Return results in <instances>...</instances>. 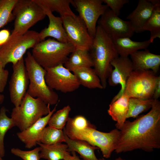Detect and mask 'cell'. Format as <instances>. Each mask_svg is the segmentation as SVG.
Wrapping results in <instances>:
<instances>
[{
	"label": "cell",
	"instance_id": "cell-1",
	"mask_svg": "<svg viewBox=\"0 0 160 160\" xmlns=\"http://www.w3.org/2000/svg\"><path fill=\"white\" fill-rule=\"evenodd\" d=\"M117 154L141 150L152 152L160 148V102L154 100L150 111L133 121L126 120L119 130Z\"/></svg>",
	"mask_w": 160,
	"mask_h": 160
},
{
	"label": "cell",
	"instance_id": "cell-2",
	"mask_svg": "<svg viewBox=\"0 0 160 160\" xmlns=\"http://www.w3.org/2000/svg\"><path fill=\"white\" fill-rule=\"evenodd\" d=\"M89 52L93 68L100 79L103 89H105L113 69L111 63L119 56L112 39L98 25Z\"/></svg>",
	"mask_w": 160,
	"mask_h": 160
},
{
	"label": "cell",
	"instance_id": "cell-3",
	"mask_svg": "<svg viewBox=\"0 0 160 160\" xmlns=\"http://www.w3.org/2000/svg\"><path fill=\"white\" fill-rule=\"evenodd\" d=\"M70 138L85 141L92 145L100 149L103 156L109 158L117 146L119 139L120 131L115 129L108 132L96 129L92 124L80 129H76L67 123L63 128Z\"/></svg>",
	"mask_w": 160,
	"mask_h": 160
},
{
	"label": "cell",
	"instance_id": "cell-4",
	"mask_svg": "<svg viewBox=\"0 0 160 160\" xmlns=\"http://www.w3.org/2000/svg\"><path fill=\"white\" fill-rule=\"evenodd\" d=\"M75 49L69 42L49 38L38 44L33 48L31 54L35 61L46 68L64 64Z\"/></svg>",
	"mask_w": 160,
	"mask_h": 160
},
{
	"label": "cell",
	"instance_id": "cell-5",
	"mask_svg": "<svg viewBox=\"0 0 160 160\" xmlns=\"http://www.w3.org/2000/svg\"><path fill=\"white\" fill-rule=\"evenodd\" d=\"M24 60L29 80L27 93L33 97L39 98L46 104H57L58 95L47 85L45 69L35 61L29 52Z\"/></svg>",
	"mask_w": 160,
	"mask_h": 160
},
{
	"label": "cell",
	"instance_id": "cell-6",
	"mask_svg": "<svg viewBox=\"0 0 160 160\" xmlns=\"http://www.w3.org/2000/svg\"><path fill=\"white\" fill-rule=\"evenodd\" d=\"M49 104H46L39 98H35L27 92L20 105L14 107L11 118L15 126L22 131L50 111Z\"/></svg>",
	"mask_w": 160,
	"mask_h": 160
},
{
	"label": "cell",
	"instance_id": "cell-7",
	"mask_svg": "<svg viewBox=\"0 0 160 160\" xmlns=\"http://www.w3.org/2000/svg\"><path fill=\"white\" fill-rule=\"evenodd\" d=\"M41 41L39 33L35 31L29 30L21 35L11 34L0 46V61L4 68L9 63L15 64L23 57L28 49L33 48Z\"/></svg>",
	"mask_w": 160,
	"mask_h": 160
},
{
	"label": "cell",
	"instance_id": "cell-8",
	"mask_svg": "<svg viewBox=\"0 0 160 160\" xmlns=\"http://www.w3.org/2000/svg\"><path fill=\"white\" fill-rule=\"evenodd\" d=\"M12 13L15 20L12 34L16 35L23 34L46 16L43 9L34 0H17Z\"/></svg>",
	"mask_w": 160,
	"mask_h": 160
},
{
	"label": "cell",
	"instance_id": "cell-9",
	"mask_svg": "<svg viewBox=\"0 0 160 160\" xmlns=\"http://www.w3.org/2000/svg\"><path fill=\"white\" fill-rule=\"evenodd\" d=\"M158 77L151 70H133L127 79L124 94L129 97L152 99Z\"/></svg>",
	"mask_w": 160,
	"mask_h": 160
},
{
	"label": "cell",
	"instance_id": "cell-10",
	"mask_svg": "<svg viewBox=\"0 0 160 160\" xmlns=\"http://www.w3.org/2000/svg\"><path fill=\"white\" fill-rule=\"evenodd\" d=\"M61 18L68 42L76 49L89 51L93 39L82 19L77 15L75 17L67 16Z\"/></svg>",
	"mask_w": 160,
	"mask_h": 160
},
{
	"label": "cell",
	"instance_id": "cell-11",
	"mask_svg": "<svg viewBox=\"0 0 160 160\" xmlns=\"http://www.w3.org/2000/svg\"><path fill=\"white\" fill-rule=\"evenodd\" d=\"M44 69L46 84L53 90L65 93L70 92L78 89L80 86L75 75L63 64Z\"/></svg>",
	"mask_w": 160,
	"mask_h": 160
},
{
	"label": "cell",
	"instance_id": "cell-12",
	"mask_svg": "<svg viewBox=\"0 0 160 160\" xmlns=\"http://www.w3.org/2000/svg\"><path fill=\"white\" fill-rule=\"evenodd\" d=\"M102 0H74L73 5L84 22L88 32L93 39L96 24L100 17L109 7L103 4Z\"/></svg>",
	"mask_w": 160,
	"mask_h": 160
},
{
	"label": "cell",
	"instance_id": "cell-13",
	"mask_svg": "<svg viewBox=\"0 0 160 160\" xmlns=\"http://www.w3.org/2000/svg\"><path fill=\"white\" fill-rule=\"evenodd\" d=\"M98 25L112 39L130 38L135 32L129 21L123 20L108 8L97 21Z\"/></svg>",
	"mask_w": 160,
	"mask_h": 160
},
{
	"label": "cell",
	"instance_id": "cell-14",
	"mask_svg": "<svg viewBox=\"0 0 160 160\" xmlns=\"http://www.w3.org/2000/svg\"><path fill=\"white\" fill-rule=\"evenodd\" d=\"M12 68L13 72L9 81V95L11 102L17 107L21 104L29 84L23 57L12 64Z\"/></svg>",
	"mask_w": 160,
	"mask_h": 160
},
{
	"label": "cell",
	"instance_id": "cell-15",
	"mask_svg": "<svg viewBox=\"0 0 160 160\" xmlns=\"http://www.w3.org/2000/svg\"><path fill=\"white\" fill-rule=\"evenodd\" d=\"M111 64L114 68L108 78V83L111 86L118 84L121 86L119 92L112 100V103L124 94L127 79L134 69L131 60L128 57L119 56L112 61Z\"/></svg>",
	"mask_w": 160,
	"mask_h": 160
},
{
	"label": "cell",
	"instance_id": "cell-16",
	"mask_svg": "<svg viewBox=\"0 0 160 160\" xmlns=\"http://www.w3.org/2000/svg\"><path fill=\"white\" fill-rule=\"evenodd\" d=\"M57 105V104L47 115L41 118L24 130L17 133L18 137L25 144V148H31L36 146L41 132L56 111Z\"/></svg>",
	"mask_w": 160,
	"mask_h": 160
},
{
	"label": "cell",
	"instance_id": "cell-17",
	"mask_svg": "<svg viewBox=\"0 0 160 160\" xmlns=\"http://www.w3.org/2000/svg\"><path fill=\"white\" fill-rule=\"evenodd\" d=\"M156 5L150 0L139 1L136 8L127 17L135 32L137 33L144 31L143 27L151 16Z\"/></svg>",
	"mask_w": 160,
	"mask_h": 160
},
{
	"label": "cell",
	"instance_id": "cell-18",
	"mask_svg": "<svg viewBox=\"0 0 160 160\" xmlns=\"http://www.w3.org/2000/svg\"><path fill=\"white\" fill-rule=\"evenodd\" d=\"M41 7L46 16L48 17L49 21L48 27L45 28L39 33L41 41L45 40L47 37H51L60 42H68L67 34L63 26L62 18L60 17L55 16L48 9Z\"/></svg>",
	"mask_w": 160,
	"mask_h": 160
},
{
	"label": "cell",
	"instance_id": "cell-19",
	"mask_svg": "<svg viewBox=\"0 0 160 160\" xmlns=\"http://www.w3.org/2000/svg\"><path fill=\"white\" fill-rule=\"evenodd\" d=\"M134 70L152 71L156 74L160 66V55L152 53L147 49L138 50L130 55Z\"/></svg>",
	"mask_w": 160,
	"mask_h": 160
},
{
	"label": "cell",
	"instance_id": "cell-20",
	"mask_svg": "<svg viewBox=\"0 0 160 160\" xmlns=\"http://www.w3.org/2000/svg\"><path fill=\"white\" fill-rule=\"evenodd\" d=\"M129 97L124 94L113 102L111 103L108 110L109 115L116 122V129L120 130L126 120Z\"/></svg>",
	"mask_w": 160,
	"mask_h": 160
},
{
	"label": "cell",
	"instance_id": "cell-21",
	"mask_svg": "<svg viewBox=\"0 0 160 160\" xmlns=\"http://www.w3.org/2000/svg\"><path fill=\"white\" fill-rule=\"evenodd\" d=\"M63 131L65 142L68 146V152L73 151L78 152L83 160H105L103 159H98L96 157L95 151L99 149L97 147L92 145L84 140L71 139L63 130Z\"/></svg>",
	"mask_w": 160,
	"mask_h": 160
},
{
	"label": "cell",
	"instance_id": "cell-22",
	"mask_svg": "<svg viewBox=\"0 0 160 160\" xmlns=\"http://www.w3.org/2000/svg\"><path fill=\"white\" fill-rule=\"evenodd\" d=\"M113 40L118 55L122 57H128L140 49H146L151 43L149 39L137 41H132L129 37L117 38Z\"/></svg>",
	"mask_w": 160,
	"mask_h": 160
},
{
	"label": "cell",
	"instance_id": "cell-23",
	"mask_svg": "<svg viewBox=\"0 0 160 160\" xmlns=\"http://www.w3.org/2000/svg\"><path fill=\"white\" fill-rule=\"evenodd\" d=\"M72 72L80 85L89 89H103L99 78L92 67L79 68L74 70Z\"/></svg>",
	"mask_w": 160,
	"mask_h": 160
},
{
	"label": "cell",
	"instance_id": "cell-24",
	"mask_svg": "<svg viewBox=\"0 0 160 160\" xmlns=\"http://www.w3.org/2000/svg\"><path fill=\"white\" fill-rule=\"evenodd\" d=\"M64 66L70 71L83 67H92L93 64L89 51L75 49L71 54Z\"/></svg>",
	"mask_w": 160,
	"mask_h": 160
},
{
	"label": "cell",
	"instance_id": "cell-25",
	"mask_svg": "<svg viewBox=\"0 0 160 160\" xmlns=\"http://www.w3.org/2000/svg\"><path fill=\"white\" fill-rule=\"evenodd\" d=\"M41 7H44L51 12L58 13L62 17L67 16H76L70 7L73 5L72 0H34Z\"/></svg>",
	"mask_w": 160,
	"mask_h": 160
},
{
	"label": "cell",
	"instance_id": "cell-26",
	"mask_svg": "<svg viewBox=\"0 0 160 160\" xmlns=\"http://www.w3.org/2000/svg\"><path fill=\"white\" fill-rule=\"evenodd\" d=\"M37 144L40 146V158L47 160H63L68 152L67 145L62 143L46 145L37 142Z\"/></svg>",
	"mask_w": 160,
	"mask_h": 160
},
{
	"label": "cell",
	"instance_id": "cell-27",
	"mask_svg": "<svg viewBox=\"0 0 160 160\" xmlns=\"http://www.w3.org/2000/svg\"><path fill=\"white\" fill-rule=\"evenodd\" d=\"M154 100L153 98L144 99L135 97H130L128 102L127 119L136 118L141 113L151 108Z\"/></svg>",
	"mask_w": 160,
	"mask_h": 160
},
{
	"label": "cell",
	"instance_id": "cell-28",
	"mask_svg": "<svg viewBox=\"0 0 160 160\" xmlns=\"http://www.w3.org/2000/svg\"><path fill=\"white\" fill-rule=\"evenodd\" d=\"M143 29L144 31L150 32L149 40L151 43L155 39L160 38V3L155 5L152 14L145 24Z\"/></svg>",
	"mask_w": 160,
	"mask_h": 160
},
{
	"label": "cell",
	"instance_id": "cell-29",
	"mask_svg": "<svg viewBox=\"0 0 160 160\" xmlns=\"http://www.w3.org/2000/svg\"><path fill=\"white\" fill-rule=\"evenodd\" d=\"M62 142H65L63 131L48 126L43 130L38 142L51 145Z\"/></svg>",
	"mask_w": 160,
	"mask_h": 160
},
{
	"label": "cell",
	"instance_id": "cell-30",
	"mask_svg": "<svg viewBox=\"0 0 160 160\" xmlns=\"http://www.w3.org/2000/svg\"><path fill=\"white\" fill-rule=\"evenodd\" d=\"M4 107H2L0 111V155L2 157L5 154L4 143L5 135L7 131L15 126L13 119L7 116L8 111Z\"/></svg>",
	"mask_w": 160,
	"mask_h": 160
},
{
	"label": "cell",
	"instance_id": "cell-31",
	"mask_svg": "<svg viewBox=\"0 0 160 160\" xmlns=\"http://www.w3.org/2000/svg\"><path fill=\"white\" fill-rule=\"evenodd\" d=\"M71 110L68 105L53 113L49 121V126L59 129H63L68 120Z\"/></svg>",
	"mask_w": 160,
	"mask_h": 160
},
{
	"label": "cell",
	"instance_id": "cell-32",
	"mask_svg": "<svg viewBox=\"0 0 160 160\" xmlns=\"http://www.w3.org/2000/svg\"><path fill=\"white\" fill-rule=\"evenodd\" d=\"M17 0H0V28L14 18L12 11Z\"/></svg>",
	"mask_w": 160,
	"mask_h": 160
},
{
	"label": "cell",
	"instance_id": "cell-33",
	"mask_svg": "<svg viewBox=\"0 0 160 160\" xmlns=\"http://www.w3.org/2000/svg\"><path fill=\"white\" fill-rule=\"evenodd\" d=\"M40 147L28 151L22 150L18 148H13L11 150L13 154L19 157L23 160H40Z\"/></svg>",
	"mask_w": 160,
	"mask_h": 160
},
{
	"label": "cell",
	"instance_id": "cell-34",
	"mask_svg": "<svg viewBox=\"0 0 160 160\" xmlns=\"http://www.w3.org/2000/svg\"><path fill=\"white\" fill-rule=\"evenodd\" d=\"M116 15L118 16L120 14V10L124 5L128 3L129 0H102Z\"/></svg>",
	"mask_w": 160,
	"mask_h": 160
},
{
	"label": "cell",
	"instance_id": "cell-35",
	"mask_svg": "<svg viewBox=\"0 0 160 160\" xmlns=\"http://www.w3.org/2000/svg\"><path fill=\"white\" fill-rule=\"evenodd\" d=\"M67 123L74 127L80 129L92 124L84 116L78 115L73 118H69Z\"/></svg>",
	"mask_w": 160,
	"mask_h": 160
},
{
	"label": "cell",
	"instance_id": "cell-36",
	"mask_svg": "<svg viewBox=\"0 0 160 160\" xmlns=\"http://www.w3.org/2000/svg\"><path fill=\"white\" fill-rule=\"evenodd\" d=\"M9 71L4 69L0 61V92H3L6 85L8 76Z\"/></svg>",
	"mask_w": 160,
	"mask_h": 160
},
{
	"label": "cell",
	"instance_id": "cell-37",
	"mask_svg": "<svg viewBox=\"0 0 160 160\" xmlns=\"http://www.w3.org/2000/svg\"><path fill=\"white\" fill-rule=\"evenodd\" d=\"M10 35L9 31L7 29H4L0 31V46L7 41Z\"/></svg>",
	"mask_w": 160,
	"mask_h": 160
},
{
	"label": "cell",
	"instance_id": "cell-38",
	"mask_svg": "<svg viewBox=\"0 0 160 160\" xmlns=\"http://www.w3.org/2000/svg\"><path fill=\"white\" fill-rule=\"evenodd\" d=\"M160 97V76H158V79L154 89L152 98L158 100Z\"/></svg>",
	"mask_w": 160,
	"mask_h": 160
},
{
	"label": "cell",
	"instance_id": "cell-39",
	"mask_svg": "<svg viewBox=\"0 0 160 160\" xmlns=\"http://www.w3.org/2000/svg\"><path fill=\"white\" fill-rule=\"evenodd\" d=\"M71 153L72 155H71L70 153L67 152L63 160H82L80 159L79 157L76 155L75 152L73 151L71 152Z\"/></svg>",
	"mask_w": 160,
	"mask_h": 160
},
{
	"label": "cell",
	"instance_id": "cell-40",
	"mask_svg": "<svg viewBox=\"0 0 160 160\" xmlns=\"http://www.w3.org/2000/svg\"><path fill=\"white\" fill-rule=\"evenodd\" d=\"M4 96L3 95L0 94V104H1L4 101Z\"/></svg>",
	"mask_w": 160,
	"mask_h": 160
},
{
	"label": "cell",
	"instance_id": "cell-41",
	"mask_svg": "<svg viewBox=\"0 0 160 160\" xmlns=\"http://www.w3.org/2000/svg\"><path fill=\"white\" fill-rule=\"evenodd\" d=\"M114 160H126L122 159L120 157H119L116 159Z\"/></svg>",
	"mask_w": 160,
	"mask_h": 160
},
{
	"label": "cell",
	"instance_id": "cell-42",
	"mask_svg": "<svg viewBox=\"0 0 160 160\" xmlns=\"http://www.w3.org/2000/svg\"><path fill=\"white\" fill-rule=\"evenodd\" d=\"M0 160H4L2 159V157L0 155Z\"/></svg>",
	"mask_w": 160,
	"mask_h": 160
}]
</instances>
